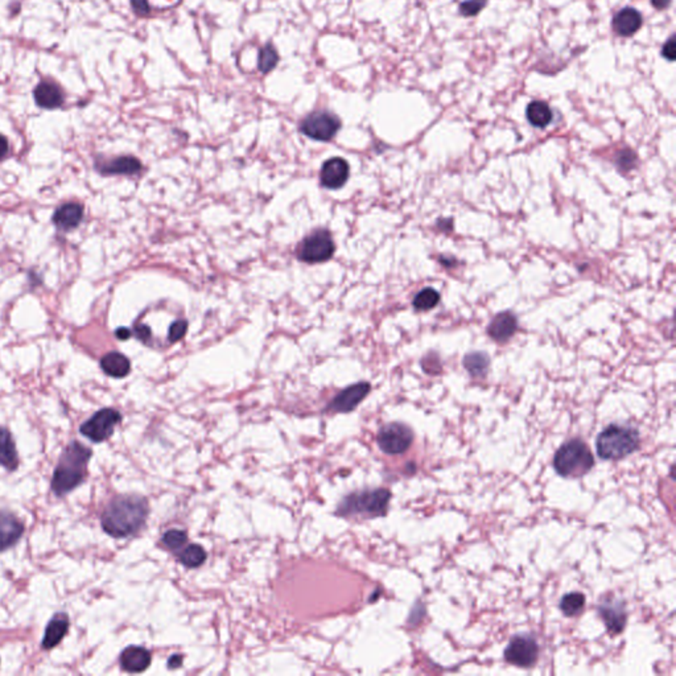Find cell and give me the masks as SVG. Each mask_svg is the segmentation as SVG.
Wrapping results in <instances>:
<instances>
[{
	"label": "cell",
	"instance_id": "obj_1",
	"mask_svg": "<svg viewBox=\"0 0 676 676\" xmlns=\"http://www.w3.org/2000/svg\"><path fill=\"white\" fill-rule=\"evenodd\" d=\"M147 499L138 496L114 498L102 516V527L109 535L126 538L138 533L148 517Z\"/></svg>",
	"mask_w": 676,
	"mask_h": 676
},
{
	"label": "cell",
	"instance_id": "obj_2",
	"mask_svg": "<svg viewBox=\"0 0 676 676\" xmlns=\"http://www.w3.org/2000/svg\"><path fill=\"white\" fill-rule=\"evenodd\" d=\"M90 457L92 451L78 442L66 447L52 479V489L57 496H64L84 482Z\"/></svg>",
	"mask_w": 676,
	"mask_h": 676
},
{
	"label": "cell",
	"instance_id": "obj_3",
	"mask_svg": "<svg viewBox=\"0 0 676 676\" xmlns=\"http://www.w3.org/2000/svg\"><path fill=\"white\" fill-rule=\"evenodd\" d=\"M639 447V433L629 425L611 424L602 431L597 442V454L602 460H621L637 451Z\"/></svg>",
	"mask_w": 676,
	"mask_h": 676
},
{
	"label": "cell",
	"instance_id": "obj_4",
	"mask_svg": "<svg viewBox=\"0 0 676 676\" xmlns=\"http://www.w3.org/2000/svg\"><path fill=\"white\" fill-rule=\"evenodd\" d=\"M593 465L594 459L591 449L580 439L564 442L555 453L554 468L562 477H582L593 468Z\"/></svg>",
	"mask_w": 676,
	"mask_h": 676
},
{
	"label": "cell",
	"instance_id": "obj_5",
	"mask_svg": "<svg viewBox=\"0 0 676 676\" xmlns=\"http://www.w3.org/2000/svg\"><path fill=\"white\" fill-rule=\"evenodd\" d=\"M391 493L387 489L364 490L359 493L349 494L338 505L337 514L344 517L350 516H367L381 517L385 516Z\"/></svg>",
	"mask_w": 676,
	"mask_h": 676
},
{
	"label": "cell",
	"instance_id": "obj_6",
	"mask_svg": "<svg viewBox=\"0 0 676 676\" xmlns=\"http://www.w3.org/2000/svg\"><path fill=\"white\" fill-rule=\"evenodd\" d=\"M334 254V242L327 230H316L308 235L298 249L299 259L305 263L327 262Z\"/></svg>",
	"mask_w": 676,
	"mask_h": 676
},
{
	"label": "cell",
	"instance_id": "obj_7",
	"mask_svg": "<svg viewBox=\"0 0 676 676\" xmlns=\"http://www.w3.org/2000/svg\"><path fill=\"white\" fill-rule=\"evenodd\" d=\"M341 129L337 115L329 111H313L300 123V131L313 141H332Z\"/></svg>",
	"mask_w": 676,
	"mask_h": 676
},
{
	"label": "cell",
	"instance_id": "obj_8",
	"mask_svg": "<svg viewBox=\"0 0 676 676\" xmlns=\"http://www.w3.org/2000/svg\"><path fill=\"white\" fill-rule=\"evenodd\" d=\"M376 442L387 454H403L413 444V430L402 422H390L381 428Z\"/></svg>",
	"mask_w": 676,
	"mask_h": 676
},
{
	"label": "cell",
	"instance_id": "obj_9",
	"mask_svg": "<svg viewBox=\"0 0 676 676\" xmlns=\"http://www.w3.org/2000/svg\"><path fill=\"white\" fill-rule=\"evenodd\" d=\"M121 420L122 416L116 410L104 408L81 425V433L92 442H102L113 435L115 427Z\"/></svg>",
	"mask_w": 676,
	"mask_h": 676
},
{
	"label": "cell",
	"instance_id": "obj_10",
	"mask_svg": "<svg viewBox=\"0 0 676 676\" xmlns=\"http://www.w3.org/2000/svg\"><path fill=\"white\" fill-rule=\"evenodd\" d=\"M539 655L538 642L531 636H517L510 640L505 650V659L518 667H531Z\"/></svg>",
	"mask_w": 676,
	"mask_h": 676
},
{
	"label": "cell",
	"instance_id": "obj_11",
	"mask_svg": "<svg viewBox=\"0 0 676 676\" xmlns=\"http://www.w3.org/2000/svg\"><path fill=\"white\" fill-rule=\"evenodd\" d=\"M370 385L367 382H359L356 385L349 386L344 391L332 400L329 404V408L336 411V413H350L354 408H357L358 404L361 403L367 394L370 393Z\"/></svg>",
	"mask_w": 676,
	"mask_h": 676
},
{
	"label": "cell",
	"instance_id": "obj_12",
	"mask_svg": "<svg viewBox=\"0 0 676 676\" xmlns=\"http://www.w3.org/2000/svg\"><path fill=\"white\" fill-rule=\"evenodd\" d=\"M349 164L341 158H332L322 164L320 181L324 188L339 189L348 181Z\"/></svg>",
	"mask_w": 676,
	"mask_h": 676
},
{
	"label": "cell",
	"instance_id": "obj_13",
	"mask_svg": "<svg viewBox=\"0 0 676 676\" xmlns=\"http://www.w3.org/2000/svg\"><path fill=\"white\" fill-rule=\"evenodd\" d=\"M517 316L510 310H503L494 316V319L489 324L488 334L493 341L505 344L517 333Z\"/></svg>",
	"mask_w": 676,
	"mask_h": 676
},
{
	"label": "cell",
	"instance_id": "obj_14",
	"mask_svg": "<svg viewBox=\"0 0 676 676\" xmlns=\"http://www.w3.org/2000/svg\"><path fill=\"white\" fill-rule=\"evenodd\" d=\"M599 613L606 628L613 634H620L621 631L625 629L628 614L623 602L616 600L601 602L599 606Z\"/></svg>",
	"mask_w": 676,
	"mask_h": 676
},
{
	"label": "cell",
	"instance_id": "obj_15",
	"mask_svg": "<svg viewBox=\"0 0 676 676\" xmlns=\"http://www.w3.org/2000/svg\"><path fill=\"white\" fill-rule=\"evenodd\" d=\"M643 24V18L639 13L638 11L634 9H623L621 10L611 21L613 29L616 31L617 35L629 38L633 36L636 32H638Z\"/></svg>",
	"mask_w": 676,
	"mask_h": 676
},
{
	"label": "cell",
	"instance_id": "obj_16",
	"mask_svg": "<svg viewBox=\"0 0 676 676\" xmlns=\"http://www.w3.org/2000/svg\"><path fill=\"white\" fill-rule=\"evenodd\" d=\"M151 653L144 648L130 646L123 650L121 666L127 672H143L151 665Z\"/></svg>",
	"mask_w": 676,
	"mask_h": 676
},
{
	"label": "cell",
	"instance_id": "obj_17",
	"mask_svg": "<svg viewBox=\"0 0 676 676\" xmlns=\"http://www.w3.org/2000/svg\"><path fill=\"white\" fill-rule=\"evenodd\" d=\"M23 534V525L10 513L0 511V551L15 545Z\"/></svg>",
	"mask_w": 676,
	"mask_h": 676
},
{
	"label": "cell",
	"instance_id": "obj_18",
	"mask_svg": "<svg viewBox=\"0 0 676 676\" xmlns=\"http://www.w3.org/2000/svg\"><path fill=\"white\" fill-rule=\"evenodd\" d=\"M35 101L43 109H57L64 104V94L57 84L52 82H40L35 89Z\"/></svg>",
	"mask_w": 676,
	"mask_h": 676
},
{
	"label": "cell",
	"instance_id": "obj_19",
	"mask_svg": "<svg viewBox=\"0 0 676 676\" xmlns=\"http://www.w3.org/2000/svg\"><path fill=\"white\" fill-rule=\"evenodd\" d=\"M84 217V209L78 204H65L58 207L53 216L55 225L64 231H69L80 225Z\"/></svg>",
	"mask_w": 676,
	"mask_h": 676
},
{
	"label": "cell",
	"instance_id": "obj_20",
	"mask_svg": "<svg viewBox=\"0 0 676 676\" xmlns=\"http://www.w3.org/2000/svg\"><path fill=\"white\" fill-rule=\"evenodd\" d=\"M69 630V618L65 613H58L52 620L49 621L45 637L43 639V648L45 650L56 648L57 645L65 637Z\"/></svg>",
	"mask_w": 676,
	"mask_h": 676
},
{
	"label": "cell",
	"instance_id": "obj_21",
	"mask_svg": "<svg viewBox=\"0 0 676 676\" xmlns=\"http://www.w3.org/2000/svg\"><path fill=\"white\" fill-rule=\"evenodd\" d=\"M101 367L107 376L114 378H123L127 376L131 370V364L129 358L124 357L121 353H109L101 361Z\"/></svg>",
	"mask_w": 676,
	"mask_h": 676
},
{
	"label": "cell",
	"instance_id": "obj_22",
	"mask_svg": "<svg viewBox=\"0 0 676 676\" xmlns=\"http://www.w3.org/2000/svg\"><path fill=\"white\" fill-rule=\"evenodd\" d=\"M527 121L538 129H545L554 119V114L548 104L543 101H534L527 106Z\"/></svg>",
	"mask_w": 676,
	"mask_h": 676
},
{
	"label": "cell",
	"instance_id": "obj_23",
	"mask_svg": "<svg viewBox=\"0 0 676 676\" xmlns=\"http://www.w3.org/2000/svg\"><path fill=\"white\" fill-rule=\"evenodd\" d=\"M19 464L16 447L11 437V433L0 427V465L7 469H16Z\"/></svg>",
	"mask_w": 676,
	"mask_h": 676
},
{
	"label": "cell",
	"instance_id": "obj_24",
	"mask_svg": "<svg viewBox=\"0 0 676 676\" xmlns=\"http://www.w3.org/2000/svg\"><path fill=\"white\" fill-rule=\"evenodd\" d=\"M141 169V163L136 158L122 156L107 163L101 172L106 175H136Z\"/></svg>",
	"mask_w": 676,
	"mask_h": 676
},
{
	"label": "cell",
	"instance_id": "obj_25",
	"mask_svg": "<svg viewBox=\"0 0 676 676\" xmlns=\"http://www.w3.org/2000/svg\"><path fill=\"white\" fill-rule=\"evenodd\" d=\"M462 365L470 376L482 378L488 373L490 357L485 351H471L462 358Z\"/></svg>",
	"mask_w": 676,
	"mask_h": 676
},
{
	"label": "cell",
	"instance_id": "obj_26",
	"mask_svg": "<svg viewBox=\"0 0 676 676\" xmlns=\"http://www.w3.org/2000/svg\"><path fill=\"white\" fill-rule=\"evenodd\" d=\"M279 62V53L273 44H266L258 52V69L262 75L273 72Z\"/></svg>",
	"mask_w": 676,
	"mask_h": 676
},
{
	"label": "cell",
	"instance_id": "obj_27",
	"mask_svg": "<svg viewBox=\"0 0 676 676\" xmlns=\"http://www.w3.org/2000/svg\"><path fill=\"white\" fill-rule=\"evenodd\" d=\"M180 562L187 568H198L207 560L205 550L198 545H189L179 555Z\"/></svg>",
	"mask_w": 676,
	"mask_h": 676
},
{
	"label": "cell",
	"instance_id": "obj_28",
	"mask_svg": "<svg viewBox=\"0 0 676 676\" xmlns=\"http://www.w3.org/2000/svg\"><path fill=\"white\" fill-rule=\"evenodd\" d=\"M440 293L431 287H425L413 298V308L416 310H431L439 304Z\"/></svg>",
	"mask_w": 676,
	"mask_h": 676
},
{
	"label": "cell",
	"instance_id": "obj_29",
	"mask_svg": "<svg viewBox=\"0 0 676 676\" xmlns=\"http://www.w3.org/2000/svg\"><path fill=\"white\" fill-rule=\"evenodd\" d=\"M585 606V596L579 592L565 594L560 601V609L567 617H574L582 613Z\"/></svg>",
	"mask_w": 676,
	"mask_h": 676
},
{
	"label": "cell",
	"instance_id": "obj_30",
	"mask_svg": "<svg viewBox=\"0 0 676 676\" xmlns=\"http://www.w3.org/2000/svg\"><path fill=\"white\" fill-rule=\"evenodd\" d=\"M637 163H638L637 153L634 151L629 150V148L618 152L617 159H616L617 168L620 169L621 172H623V173H628L630 170L636 168Z\"/></svg>",
	"mask_w": 676,
	"mask_h": 676
},
{
	"label": "cell",
	"instance_id": "obj_31",
	"mask_svg": "<svg viewBox=\"0 0 676 676\" xmlns=\"http://www.w3.org/2000/svg\"><path fill=\"white\" fill-rule=\"evenodd\" d=\"M163 543L167 545L170 550H179L182 545L187 543L188 540V536H187V533L185 531H181V530H169L167 531L163 538H161Z\"/></svg>",
	"mask_w": 676,
	"mask_h": 676
},
{
	"label": "cell",
	"instance_id": "obj_32",
	"mask_svg": "<svg viewBox=\"0 0 676 676\" xmlns=\"http://www.w3.org/2000/svg\"><path fill=\"white\" fill-rule=\"evenodd\" d=\"M486 3H488V0H467V1H462L460 4V13L462 16H467V18L476 16V15H479L481 11L484 10Z\"/></svg>",
	"mask_w": 676,
	"mask_h": 676
},
{
	"label": "cell",
	"instance_id": "obj_33",
	"mask_svg": "<svg viewBox=\"0 0 676 676\" xmlns=\"http://www.w3.org/2000/svg\"><path fill=\"white\" fill-rule=\"evenodd\" d=\"M188 330V321L187 320H178L169 327L168 339L169 342L175 344L180 339H182L185 333Z\"/></svg>",
	"mask_w": 676,
	"mask_h": 676
},
{
	"label": "cell",
	"instance_id": "obj_34",
	"mask_svg": "<svg viewBox=\"0 0 676 676\" xmlns=\"http://www.w3.org/2000/svg\"><path fill=\"white\" fill-rule=\"evenodd\" d=\"M131 7L133 12L139 16H147L151 13V7L147 0H131Z\"/></svg>",
	"mask_w": 676,
	"mask_h": 676
},
{
	"label": "cell",
	"instance_id": "obj_35",
	"mask_svg": "<svg viewBox=\"0 0 676 676\" xmlns=\"http://www.w3.org/2000/svg\"><path fill=\"white\" fill-rule=\"evenodd\" d=\"M662 56L667 58L668 61H674L676 56V43L675 38L671 36L670 40L662 48Z\"/></svg>",
	"mask_w": 676,
	"mask_h": 676
},
{
	"label": "cell",
	"instance_id": "obj_36",
	"mask_svg": "<svg viewBox=\"0 0 676 676\" xmlns=\"http://www.w3.org/2000/svg\"><path fill=\"white\" fill-rule=\"evenodd\" d=\"M135 334L143 342H147L151 338V329L147 325H139L135 329Z\"/></svg>",
	"mask_w": 676,
	"mask_h": 676
},
{
	"label": "cell",
	"instance_id": "obj_37",
	"mask_svg": "<svg viewBox=\"0 0 676 676\" xmlns=\"http://www.w3.org/2000/svg\"><path fill=\"white\" fill-rule=\"evenodd\" d=\"M181 665H182V657L179 655V654H175V655H172V657L169 658V668H179V667H181Z\"/></svg>",
	"mask_w": 676,
	"mask_h": 676
},
{
	"label": "cell",
	"instance_id": "obj_38",
	"mask_svg": "<svg viewBox=\"0 0 676 676\" xmlns=\"http://www.w3.org/2000/svg\"><path fill=\"white\" fill-rule=\"evenodd\" d=\"M651 4H653L657 10H666L667 7H670L671 0H651Z\"/></svg>",
	"mask_w": 676,
	"mask_h": 676
},
{
	"label": "cell",
	"instance_id": "obj_39",
	"mask_svg": "<svg viewBox=\"0 0 676 676\" xmlns=\"http://www.w3.org/2000/svg\"><path fill=\"white\" fill-rule=\"evenodd\" d=\"M7 152H9V141H7L3 135H0V159H1Z\"/></svg>",
	"mask_w": 676,
	"mask_h": 676
},
{
	"label": "cell",
	"instance_id": "obj_40",
	"mask_svg": "<svg viewBox=\"0 0 676 676\" xmlns=\"http://www.w3.org/2000/svg\"><path fill=\"white\" fill-rule=\"evenodd\" d=\"M115 334H116V337L119 338V339H127V338L131 337L132 333L130 329L119 328L115 332Z\"/></svg>",
	"mask_w": 676,
	"mask_h": 676
}]
</instances>
